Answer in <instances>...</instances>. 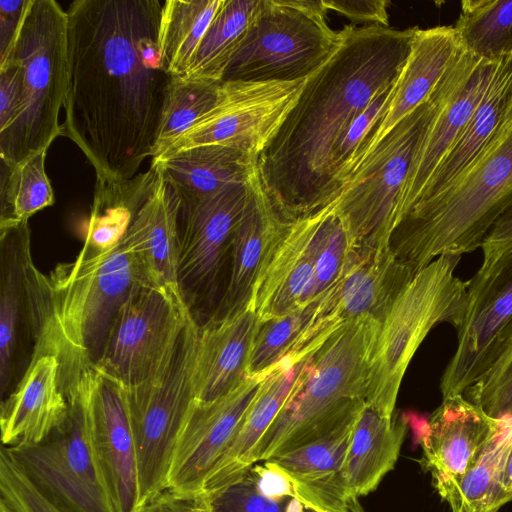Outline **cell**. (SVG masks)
I'll return each instance as SVG.
<instances>
[{
	"label": "cell",
	"instance_id": "6da1fadb",
	"mask_svg": "<svg viewBox=\"0 0 512 512\" xmlns=\"http://www.w3.org/2000/svg\"><path fill=\"white\" fill-rule=\"evenodd\" d=\"M159 0H75L67 13L61 135L96 179H130L156 142L167 73L158 44Z\"/></svg>",
	"mask_w": 512,
	"mask_h": 512
},
{
	"label": "cell",
	"instance_id": "7a4b0ae2",
	"mask_svg": "<svg viewBox=\"0 0 512 512\" xmlns=\"http://www.w3.org/2000/svg\"><path fill=\"white\" fill-rule=\"evenodd\" d=\"M416 28L347 25L330 58L306 79L256 162L263 188L286 220L313 214L337 198L333 152L352 121L397 82Z\"/></svg>",
	"mask_w": 512,
	"mask_h": 512
},
{
	"label": "cell",
	"instance_id": "3957f363",
	"mask_svg": "<svg viewBox=\"0 0 512 512\" xmlns=\"http://www.w3.org/2000/svg\"><path fill=\"white\" fill-rule=\"evenodd\" d=\"M47 279L48 311L34 356L58 359L65 390L97 363L117 312L144 283L125 238L106 252L83 247L73 262L57 265Z\"/></svg>",
	"mask_w": 512,
	"mask_h": 512
},
{
	"label": "cell",
	"instance_id": "277c9868",
	"mask_svg": "<svg viewBox=\"0 0 512 512\" xmlns=\"http://www.w3.org/2000/svg\"><path fill=\"white\" fill-rule=\"evenodd\" d=\"M512 207V123L450 188L415 204L393 229L389 247L415 274L443 254L475 251Z\"/></svg>",
	"mask_w": 512,
	"mask_h": 512
},
{
	"label": "cell",
	"instance_id": "5b68a950",
	"mask_svg": "<svg viewBox=\"0 0 512 512\" xmlns=\"http://www.w3.org/2000/svg\"><path fill=\"white\" fill-rule=\"evenodd\" d=\"M381 324L359 319L335 331L309 357L276 419L260 440L256 463L331 432L363 407Z\"/></svg>",
	"mask_w": 512,
	"mask_h": 512
},
{
	"label": "cell",
	"instance_id": "8992f818",
	"mask_svg": "<svg viewBox=\"0 0 512 512\" xmlns=\"http://www.w3.org/2000/svg\"><path fill=\"white\" fill-rule=\"evenodd\" d=\"M478 60L461 48L428 99L380 140L327 205L357 250L389 247L398 201L417 148L441 104Z\"/></svg>",
	"mask_w": 512,
	"mask_h": 512
},
{
	"label": "cell",
	"instance_id": "52a82bcc",
	"mask_svg": "<svg viewBox=\"0 0 512 512\" xmlns=\"http://www.w3.org/2000/svg\"><path fill=\"white\" fill-rule=\"evenodd\" d=\"M67 13L54 0H30L4 61L20 69V107L12 125L0 132V159L19 164L47 151L61 135L59 112L66 90Z\"/></svg>",
	"mask_w": 512,
	"mask_h": 512
},
{
	"label": "cell",
	"instance_id": "ba28073f",
	"mask_svg": "<svg viewBox=\"0 0 512 512\" xmlns=\"http://www.w3.org/2000/svg\"><path fill=\"white\" fill-rule=\"evenodd\" d=\"M461 255L443 254L418 271L396 299L374 346L365 403L393 416L407 367L438 324L460 325L467 304L468 280L456 275Z\"/></svg>",
	"mask_w": 512,
	"mask_h": 512
},
{
	"label": "cell",
	"instance_id": "9c48e42d",
	"mask_svg": "<svg viewBox=\"0 0 512 512\" xmlns=\"http://www.w3.org/2000/svg\"><path fill=\"white\" fill-rule=\"evenodd\" d=\"M326 13L322 0H259L222 83L307 79L339 44Z\"/></svg>",
	"mask_w": 512,
	"mask_h": 512
},
{
	"label": "cell",
	"instance_id": "30bf717a",
	"mask_svg": "<svg viewBox=\"0 0 512 512\" xmlns=\"http://www.w3.org/2000/svg\"><path fill=\"white\" fill-rule=\"evenodd\" d=\"M93 367L66 389L69 412L42 442L6 448L30 482L59 512H116L91 439Z\"/></svg>",
	"mask_w": 512,
	"mask_h": 512
},
{
	"label": "cell",
	"instance_id": "8fae6325",
	"mask_svg": "<svg viewBox=\"0 0 512 512\" xmlns=\"http://www.w3.org/2000/svg\"><path fill=\"white\" fill-rule=\"evenodd\" d=\"M199 324L190 316L167 363L149 380L125 388L135 444L140 510L167 489L174 450L195 400Z\"/></svg>",
	"mask_w": 512,
	"mask_h": 512
},
{
	"label": "cell",
	"instance_id": "7c38bea8",
	"mask_svg": "<svg viewBox=\"0 0 512 512\" xmlns=\"http://www.w3.org/2000/svg\"><path fill=\"white\" fill-rule=\"evenodd\" d=\"M47 276L34 264L28 222L0 227V390L2 399L30 365L48 311Z\"/></svg>",
	"mask_w": 512,
	"mask_h": 512
},
{
	"label": "cell",
	"instance_id": "4fadbf2b",
	"mask_svg": "<svg viewBox=\"0 0 512 512\" xmlns=\"http://www.w3.org/2000/svg\"><path fill=\"white\" fill-rule=\"evenodd\" d=\"M457 347L440 381L443 398L464 395L512 347V250L468 280Z\"/></svg>",
	"mask_w": 512,
	"mask_h": 512
},
{
	"label": "cell",
	"instance_id": "5bb4252c",
	"mask_svg": "<svg viewBox=\"0 0 512 512\" xmlns=\"http://www.w3.org/2000/svg\"><path fill=\"white\" fill-rule=\"evenodd\" d=\"M190 316L165 292L137 285L117 312L93 368L125 388L144 383L167 363Z\"/></svg>",
	"mask_w": 512,
	"mask_h": 512
},
{
	"label": "cell",
	"instance_id": "9a60e30c",
	"mask_svg": "<svg viewBox=\"0 0 512 512\" xmlns=\"http://www.w3.org/2000/svg\"><path fill=\"white\" fill-rule=\"evenodd\" d=\"M247 195L248 182L180 207L178 280L194 319L201 306H212L213 312L216 308L214 299L223 286L225 266L229 269L233 234Z\"/></svg>",
	"mask_w": 512,
	"mask_h": 512
},
{
	"label": "cell",
	"instance_id": "2e32d148",
	"mask_svg": "<svg viewBox=\"0 0 512 512\" xmlns=\"http://www.w3.org/2000/svg\"><path fill=\"white\" fill-rule=\"evenodd\" d=\"M305 81L222 83L213 108L161 157L204 144L232 145L258 157L294 106Z\"/></svg>",
	"mask_w": 512,
	"mask_h": 512
},
{
	"label": "cell",
	"instance_id": "e0dca14e",
	"mask_svg": "<svg viewBox=\"0 0 512 512\" xmlns=\"http://www.w3.org/2000/svg\"><path fill=\"white\" fill-rule=\"evenodd\" d=\"M415 273L390 247L355 251L339 281L326 292L290 355H309L342 326L372 319L382 324Z\"/></svg>",
	"mask_w": 512,
	"mask_h": 512
},
{
	"label": "cell",
	"instance_id": "ac0fdd59",
	"mask_svg": "<svg viewBox=\"0 0 512 512\" xmlns=\"http://www.w3.org/2000/svg\"><path fill=\"white\" fill-rule=\"evenodd\" d=\"M264 378L248 377L231 393L210 403L194 400L174 450L168 490L189 496L202 492L205 478L237 433Z\"/></svg>",
	"mask_w": 512,
	"mask_h": 512
},
{
	"label": "cell",
	"instance_id": "d6986e66",
	"mask_svg": "<svg viewBox=\"0 0 512 512\" xmlns=\"http://www.w3.org/2000/svg\"><path fill=\"white\" fill-rule=\"evenodd\" d=\"M337 215L326 206L292 221L259 276L251 306L259 321L308 303L320 252Z\"/></svg>",
	"mask_w": 512,
	"mask_h": 512
},
{
	"label": "cell",
	"instance_id": "ffe728a7",
	"mask_svg": "<svg viewBox=\"0 0 512 512\" xmlns=\"http://www.w3.org/2000/svg\"><path fill=\"white\" fill-rule=\"evenodd\" d=\"M291 222L271 202L256 167L234 230L225 290L209 319H226L250 308L256 282Z\"/></svg>",
	"mask_w": 512,
	"mask_h": 512
},
{
	"label": "cell",
	"instance_id": "44dd1931",
	"mask_svg": "<svg viewBox=\"0 0 512 512\" xmlns=\"http://www.w3.org/2000/svg\"><path fill=\"white\" fill-rule=\"evenodd\" d=\"M91 439L116 512H140L137 459L126 389L93 368Z\"/></svg>",
	"mask_w": 512,
	"mask_h": 512
},
{
	"label": "cell",
	"instance_id": "7402d4cb",
	"mask_svg": "<svg viewBox=\"0 0 512 512\" xmlns=\"http://www.w3.org/2000/svg\"><path fill=\"white\" fill-rule=\"evenodd\" d=\"M499 422L463 395L443 398L430 415L420 438L423 464L443 500L451 497Z\"/></svg>",
	"mask_w": 512,
	"mask_h": 512
},
{
	"label": "cell",
	"instance_id": "603a6c76",
	"mask_svg": "<svg viewBox=\"0 0 512 512\" xmlns=\"http://www.w3.org/2000/svg\"><path fill=\"white\" fill-rule=\"evenodd\" d=\"M500 60L479 59L432 118L412 159L398 201L395 226L417 202L436 167L464 130L493 82Z\"/></svg>",
	"mask_w": 512,
	"mask_h": 512
},
{
	"label": "cell",
	"instance_id": "cb8c5ba5",
	"mask_svg": "<svg viewBox=\"0 0 512 512\" xmlns=\"http://www.w3.org/2000/svg\"><path fill=\"white\" fill-rule=\"evenodd\" d=\"M179 215V196L161 170L153 193L134 217L124 238L143 283L165 292L189 310L178 280Z\"/></svg>",
	"mask_w": 512,
	"mask_h": 512
},
{
	"label": "cell",
	"instance_id": "d4e9b609",
	"mask_svg": "<svg viewBox=\"0 0 512 512\" xmlns=\"http://www.w3.org/2000/svg\"><path fill=\"white\" fill-rule=\"evenodd\" d=\"M69 403L63 390L60 363L50 354L36 355L15 389L1 402L3 447L35 445L66 419Z\"/></svg>",
	"mask_w": 512,
	"mask_h": 512
},
{
	"label": "cell",
	"instance_id": "484cf974",
	"mask_svg": "<svg viewBox=\"0 0 512 512\" xmlns=\"http://www.w3.org/2000/svg\"><path fill=\"white\" fill-rule=\"evenodd\" d=\"M357 415L322 437L268 459L291 477L296 498L305 508L314 512H346L353 496L344 465Z\"/></svg>",
	"mask_w": 512,
	"mask_h": 512
},
{
	"label": "cell",
	"instance_id": "4316f807",
	"mask_svg": "<svg viewBox=\"0 0 512 512\" xmlns=\"http://www.w3.org/2000/svg\"><path fill=\"white\" fill-rule=\"evenodd\" d=\"M460 50L454 26L416 28L387 111L361 146L351 173L398 122L428 99Z\"/></svg>",
	"mask_w": 512,
	"mask_h": 512
},
{
	"label": "cell",
	"instance_id": "83f0119b",
	"mask_svg": "<svg viewBox=\"0 0 512 512\" xmlns=\"http://www.w3.org/2000/svg\"><path fill=\"white\" fill-rule=\"evenodd\" d=\"M511 123L512 54L500 60L485 96L436 167L415 204L432 199L450 188L499 140Z\"/></svg>",
	"mask_w": 512,
	"mask_h": 512
},
{
	"label": "cell",
	"instance_id": "f1b7e54d",
	"mask_svg": "<svg viewBox=\"0 0 512 512\" xmlns=\"http://www.w3.org/2000/svg\"><path fill=\"white\" fill-rule=\"evenodd\" d=\"M258 323L257 314L248 308L233 317L199 324L194 366L196 401H216L248 378L249 352Z\"/></svg>",
	"mask_w": 512,
	"mask_h": 512
},
{
	"label": "cell",
	"instance_id": "f546056e",
	"mask_svg": "<svg viewBox=\"0 0 512 512\" xmlns=\"http://www.w3.org/2000/svg\"><path fill=\"white\" fill-rule=\"evenodd\" d=\"M310 355L284 358L263 379L237 433L205 478L201 493L238 480L256 464L257 446L284 406Z\"/></svg>",
	"mask_w": 512,
	"mask_h": 512
},
{
	"label": "cell",
	"instance_id": "4dcf8cb0",
	"mask_svg": "<svg viewBox=\"0 0 512 512\" xmlns=\"http://www.w3.org/2000/svg\"><path fill=\"white\" fill-rule=\"evenodd\" d=\"M257 157L227 144H204L163 156L159 164L176 190L180 207L194 204L224 188L248 182Z\"/></svg>",
	"mask_w": 512,
	"mask_h": 512
},
{
	"label": "cell",
	"instance_id": "1f68e13d",
	"mask_svg": "<svg viewBox=\"0 0 512 512\" xmlns=\"http://www.w3.org/2000/svg\"><path fill=\"white\" fill-rule=\"evenodd\" d=\"M407 419H393L364 403L352 429L344 465L351 496L374 491L399 457L407 431Z\"/></svg>",
	"mask_w": 512,
	"mask_h": 512
},
{
	"label": "cell",
	"instance_id": "d6a6232c",
	"mask_svg": "<svg viewBox=\"0 0 512 512\" xmlns=\"http://www.w3.org/2000/svg\"><path fill=\"white\" fill-rule=\"evenodd\" d=\"M161 173L158 164L130 179H96L93 204L83 247L112 250L125 237L138 211L153 193Z\"/></svg>",
	"mask_w": 512,
	"mask_h": 512
},
{
	"label": "cell",
	"instance_id": "836d02e7",
	"mask_svg": "<svg viewBox=\"0 0 512 512\" xmlns=\"http://www.w3.org/2000/svg\"><path fill=\"white\" fill-rule=\"evenodd\" d=\"M511 445L512 417L502 418L446 501L452 512H498L511 501L502 490V476Z\"/></svg>",
	"mask_w": 512,
	"mask_h": 512
},
{
	"label": "cell",
	"instance_id": "e575fe53",
	"mask_svg": "<svg viewBox=\"0 0 512 512\" xmlns=\"http://www.w3.org/2000/svg\"><path fill=\"white\" fill-rule=\"evenodd\" d=\"M224 0H166L163 2L158 44L171 77H185L193 56Z\"/></svg>",
	"mask_w": 512,
	"mask_h": 512
},
{
	"label": "cell",
	"instance_id": "d590c367",
	"mask_svg": "<svg viewBox=\"0 0 512 512\" xmlns=\"http://www.w3.org/2000/svg\"><path fill=\"white\" fill-rule=\"evenodd\" d=\"M259 0H224L207 28L185 77L222 83Z\"/></svg>",
	"mask_w": 512,
	"mask_h": 512
},
{
	"label": "cell",
	"instance_id": "8d00e7d4",
	"mask_svg": "<svg viewBox=\"0 0 512 512\" xmlns=\"http://www.w3.org/2000/svg\"><path fill=\"white\" fill-rule=\"evenodd\" d=\"M454 29L464 50L496 62L512 54V0H464Z\"/></svg>",
	"mask_w": 512,
	"mask_h": 512
},
{
	"label": "cell",
	"instance_id": "74e56055",
	"mask_svg": "<svg viewBox=\"0 0 512 512\" xmlns=\"http://www.w3.org/2000/svg\"><path fill=\"white\" fill-rule=\"evenodd\" d=\"M46 153L41 151L13 166L0 159V227L28 222L36 212L54 203L45 172Z\"/></svg>",
	"mask_w": 512,
	"mask_h": 512
},
{
	"label": "cell",
	"instance_id": "f35d334b",
	"mask_svg": "<svg viewBox=\"0 0 512 512\" xmlns=\"http://www.w3.org/2000/svg\"><path fill=\"white\" fill-rule=\"evenodd\" d=\"M221 84L171 77L165 90L152 161L161 157L175 140L213 108L219 99Z\"/></svg>",
	"mask_w": 512,
	"mask_h": 512
},
{
	"label": "cell",
	"instance_id": "ab89813d",
	"mask_svg": "<svg viewBox=\"0 0 512 512\" xmlns=\"http://www.w3.org/2000/svg\"><path fill=\"white\" fill-rule=\"evenodd\" d=\"M323 295L288 314L259 321L249 352L248 377H266L290 354L311 323Z\"/></svg>",
	"mask_w": 512,
	"mask_h": 512
},
{
	"label": "cell",
	"instance_id": "60d3db41",
	"mask_svg": "<svg viewBox=\"0 0 512 512\" xmlns=\"http://www.w3.org/2000/svg\"><path fill=\"white\" fill-rule=\"evenodd\" d=\"M395 84L378 94L352 121L334 150L331 159V170L337 197L349 178L354 160L361 146L385 115Z\"/></svg>",
	"mask_w": 512,
	"mask_h": 512
},
{
	"label": "cell",
	"instance_id": "b9f144b4",
	"mask_svg": "<svg viewBox=\"0 0 512 512\" xmlns=\"http://www.w3.org/2000/svg\"><path fill=\"white\" fill-rule=\"evenodd\" d=\"M465 394L494 419L512 417V347L487 376Z\"/></svg>",
	"mask_w": 512,
	"mask_h": 512
},
{
	"label": "cell",
	"instance_id": "7bdbcfd3",
	"mask_svg": "<svg viewBox=\"0 0 512 512\" xmlns=\"http://www.w3.org/2000/svg\"><path fill=\"white\" fill-rule=\"evenodd\" d=\"M0 491L16 512H59L30 482L5 447L0 451Z\"/></svg>",
	"mask_w": 512,
	"mask_h": 512
},
{
	"label": "cell",
	"instance_id": "ee69618b",
	"mask_svg": "<svg viewBox=\"0 0 512 512\" xmlns=\"http://www.w3.org/2000/svg\"><path fill=\"white\" fill-rule=\"evenodd\" d=\"M250 472L258 492L264 497L274 501L296 498L291 477L276 463L270 460L256 463Z\"/></svg>",
	"mask_w": 512,
	"mask_h": 512
},
{
	"label": "cell",
	"instance_id": "f6af8a7d",
	"mask_svg": "<svg viewBox=\"0 0 512 512\" xmlns=\"http://www.w3.org/2000/svg\"><path fill=\"white\" fill-rule=\"evenodd\" d=\"M22 81L19 67L12 61L0 65V132L14 122L21 101Z\"/></svg>",
	"mask_w": 512,
	"mask_h": 512
},
{
	"label": "cell",
	"instance_id": "bcb514c9",
	"mask_svg": "<svg viewBox=\"0 0 512 512\" xmlns=\"http://www.w3.org/2000/svg\"><path fill=\"white\" fill-rule=\"evenodd\" d=\"M325 9L335 11L344 17L359 22L389 27L386 0H322Z\"/></svg>",
	"mask_w": 512,
	"mask_h": 512
},
{
	"label": "cell",
	"instance_id": "7dc6e473",
	"mask_svg": "<svg viewBox=\"0 0 512 512\" xmlns=\"http://www.w3.org/2000/svg\"><path fill=\"white\" fill-rule=\"evenodd\" d=\"M30 0H0V62L8 56Z\"/></svg>",
	"mask_w": 512,
	"mask_h": 512
},
{
	"label": "cell",
	"instance_id": "c3c4849f",
	"mask_svg": "<svg viewBox=\"0 0 512 512\" xmlns=\"http://www.w3.org/2000/svg\"><path fill=\"white\" fill-rule=\"evenodd\" d=\"M480 248L483 252V265L495 262L512 250V207L493 225Z\"/></svg>",
	"mask_w": 512,
	"mask_h": 512
},
{
	"label": "cell",
	"instance_id": "681fc988",
	"mask_svg": "<svg viewBox=\"0 0 512 512\" xmlns=\"http://www.w3.org/2000/svg\"><path fill=\"white\" fill-rule=\"evenodd\" d=\"M140 512H210L204 497L180 495L168 489L151 499Z\"/></svg>",
	"mask_w": 512,
	"mask_h": 512
},
{
	"label": "cell",
	"instance_id": "f907efd6",
	"mask_svg": "<svg viewBox=\"0 0 512 512\" xmlns=\"http://www.w3.org/2000/svg\"><path fill=\"white\" fill-rule=\"evenodd\" d=\"M502 490L512 500V445L506 458L503 476Z\"/></svg>",
	"mask_w": 512,
	"mask_h": 512
},
{
	"label": "cell",
	"instance_id": "816d5d0a",
	"mask_svg": "<svg viewBox=\"0 0 512 512\" xmlns=\"http://www.w3.org/2000/svg\"><path fill=\"white\" fill-rule=\"evenodd\" d=\"M303 512H314V511L305 508ZM346 512H365V510L363 509V507L361 506V504L358 500V497L353 496L350 498Z\"/></svg>",
	"mask_w": 512,
	"mask_h": 512
},
{
	"label": "cell",
	"instance_id": "f5cc1de1",
	"mask_svg": "<svg viewBox=\"0 0 512 512\" xmlns=\"http://www.w3.org/2000/svg\"><path fill=\"white\" fill-rule=\"evenodd\" d=\"M0 512H16L4 499H0Z\"/></svg>",
	"mask_w": 512,
	"mask_h": 512
},
{
	"label": "cell",
	"instance_id": "db71d44e",
	"mask_svg": "<svg viewBox=\"0 0 512 512\" xmlns=\"http://www.w3.org/2000/svg\"><path fill=\"white\" fill-rule=\"evenodd\" d=\"M279 512H285V506H284V508H283L281 511H279Z\"/></svg>",
	"mask_w": 512,
	"mask_h": 512
}]
</instances>
